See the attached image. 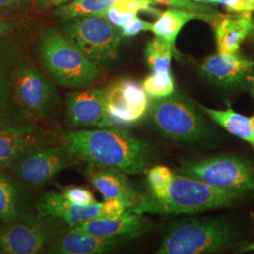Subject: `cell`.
I'll list each match as a JSON object with an SVG mask.
<instances>
[{
    "label": "cell",
    "mask_w": 254,
    "mask_h": 254,
    "mask_svg": "<svg viewBox=\"0 0 254 254\" xmlns=\"http://www.w3.org/2000/svg\"><path fill=\"white\" fill-rule=\"evenodd\" d=\"M64 139L76 160L117 168L127 174L145 173L154 160V149L147 140L117 126L72 130Z\"/></svg>",
    "instance_id": "1"
},
{
    "label": "cell",
    "mask_w": 254,
    "mask_h": 254,
    "mask_svg": "<svg viewBox=\"0 0 254 254\" xmlns=\"http://www.w3.org/2000/svg\"><path fill=\"white\" fill-rule=\"evenodd\" d=\"M241 192L210 186L206 183L174 173L173 179L160 190H148L143 201L134 209L136 214H192L222 208L240 198Z\"/></svg>",
    "instance_id": "2"
},
{
    "label": "cell",
    "mask_w": 254,
    "mask_h": 254,
    "mask_svg": "<svg viewBox=\"0 0 254 254\" xmlns=\"http://www.w3.org/2000/svg\"><path fill=\"white\" fill-rule=\"evenodd\" d=\"M38 51L46 73L64 88L88 87L99 80L104 73L103 67L92 63L52 27L41 30Z\"/></svg>",
    "instance_id": "3"
},
{
    "label": "cell",
    "mask_w": 254,
    "mask_h": 254,
    "mask_svg": "<svg viewBox=\"0 0 254 254\" xmlns=\"http://www.w3.org/2000/svg\"><path fill=\"white\" fill-rule=\"evenodd\" d=\"M234 237V229L217 218H183L166 228L156 254H210Z\"/></svg>",
    "instance_id": "4"
},
{
    "label": "cell",
    "mask_w": 254,
    "mask_h": 254,
    "mask_svg": "<svg viewBox=\"0 0 254 254\" xmlns=\"http://www.w3.org/2000/svg\"><path fill=\"white\" fill-rule=\"evenodd\" d=\"M70 229L61 218L37 212L0 229V253L38 254L48 249Z\"/></svg>",
    "instance_id": "5"
},
{
    "label": "cell",
    "mask_w": 254,
    "mask_h": 254,
    "mask_svg": "<svg viewBox=\"0 0 254 254\" xmlns=\"http://www.w3.org/2000/svg\"><path fill=\"white\" fill-rule=\"evenodd\" d=\"M148 124L166 138L180 142L200 139L206 127L198 109L180 93L156 98L149 105Z\"/></svg>",
    "instance_id": "6"
},
{
    "label": "cell",
    "mask_w": 254,
    "mask_h": 254,
    "mask_svg": "<svg viewBox=\"0 0 254 254\" xmlns=\"http://www.w3.org/2000/svg\"><path fill=\"white\" fill-rule=\"evenodd\" d=\"M62 23L60 33L92 63L104 68L117 60L123 37L106 19L86 16Z\"/></svg>",
    "instance_id": "7"
},
{
    "label": "cell",
    "mask_w": 254,
    "mask_h": 254,
    "mask_svg": "<svg viewBox=\"0 0 254 254\" xmlns=\"http://www.w3.org/2000/svg\"><path fill=\"white\" fill-rule=\"evenodd\" d=\"M13 96L19 107L37 120L53 118L64 108L52 83L27 60L20 64L14 74Z\"/></svg>",
    "instance_id": "8"
},
{
    "label": "cell",
    "mask_w": 254,
    "mask_h": 254,
    "mask_svg": "<svg viewBox=\"0 0 254 254\" xmlns=\"http://www.w3.org/2000/svg\"><path fill=\"white\" fill-rule=\"evenodd\" d=\"M177 173L229 190H254L253 167L234 155H217L187 162Z\"/></svg>",
    "instance_id": "9"
},
{
    "label": "cell",
    "mask_w": 254,
    "mask_h": 254,
    "mask_svg": "<svg viewBox=\"0 0 254 254\" xmlns=\"http://www.w3.org/2000/svg\"><path fill=\"white\" fill-rule=\"evenodd\" d=\"M75 160L64 143L61 145L49 144L28 150L9 168L25 185L42 188L73 165Z\"/></svg>",
    "instance_id": "10"
},
{
    "label": "cell",
    "mask_w": 254,
    "mask_h": 254,
    "mask_svg": "<svg viewBox=\"0 0 254 254\" xmlns=\"http://www.w3.org/2000/svg\"><path fill=\"white\" fill-rule=\"evenodd\" d=\"M107 112L116 125H130L138 122L146 115L149 100L142 85L122 78L105 88Z\"/></svg>",
    "instance_id": "11"
},
{
    "label": "cell",
    "mask_w": 254,
    "mask_h": 254,
    "mask_svg": "<svg viewBox=\"0 0 254 254\" xmlns=\"http://www.w3.org/2000/svg\"><path fill=\"white\" fill-rule=\"evenodd\" d=\"M66 125L70 128L116 127L105 103V88L74 91L65 98Z\"/></svg>",
    "instance_id": "12"
},
{
    "label": "cell",
    "mask_w": 254,
    "mask_h": 254,
    "mask_svg": "<svg viewBox=\"0 0 254 254\" xmlns=\"http://www.w3.org/2000/svg\"><path fill=\"white\" fill-rule=\"evenodd\" d=\"M84 174L105 199H120L126 203L127 210L138 206L144 200V194L136 190L127 173L117 168L87 163Z\"/></svg>",
    "instance_id": "13"
},
{
    "label": "cell",
    "mask_w": 254,
    "mask_h": 254,
    "mask_svg": "<svg viewBox=\"0 0 254 254\" xmlns=\"http://www.w3.org/2000/svg\"><path fill=\"white\" fill-rule=\"evenodd\" d=\"M254 67V61L241 55L218 52L204 60L200 73L219 86L235 87L245 80Z\"/></svg>",
    "instance_id": "14"
},
{
    "label": "cell",
    "mask_w": 254,
    "mask_h": 254,
    "mask_svg": "<svg viewBox=\"0 0 254 254\" xmlns=\"http://www.w3.org/2000/svg\"><path fill=\"white\" fill-rule=\"evenodd\" d=\"M72 229L102 237H118L132 240L142 236L150 229V223L141 214L127 212L116 219L92 218L76 224Z\"/></svg>",
    "instance_id": "15"
},
{
    "label": "cell",
    "mask_w": 254,
    "mask_h": 254,
    "mask_svg": "<svg viewBox=\"0 0 254 254\" xmlns=\"http://www.w3.org/2000/svg\"><path fill=\"white\" fill-rule=\"evenodd\" d=\"M33 194L9 173L0 170V220L4 224L27 217L35 210Z\"/></svg>",
    "instance_id": "16"
},
{
    "label": "cell",
    "mask_w": 254,
    "mask_h": 254,
    "mask_svg": "<svg viewBox=\"0 0 254 254\" xmlns=\"http://www.w3.org/2000/svg\"><path fill=\"white\" fill-rule=\"evenodd\" d=\"M127 241V239L118 237L93 236L70 228L48 249L47 254H109Z\"/></svg>",
    "instance_id": "17"
},
{
    "label": "cell",
    "mask_w": 254,
    "mask_h": 254,
    "mask_svg": "<svg viewBox=\"0 0 254 254\" xmlns=\"http://www.w3.org/2000/svg\"><path fill=\"white\" fill-rule=\"evenodd\" d=\"M100 209L101 202L96 201L88 206H78L66 200L61 192L56 191L43 193L35 205L38 214L61 218L70 228L83 221L101 218Z\"/></svg>",
    "instance_id": "18"
},
{
    "label": "cell",
    "mask_w": 254,
    "mask_h": 254,
    "mask_svg": "<svg viewBox=\"0 0 254 254\" xmlns=\"http://www.w3.org/2000/svg\"><path fill=\"white\" fill-rule=\"evenodd\" d=\"M254 34L252 11H243L236 17H221L216 25L218 52L237 53L247 37Z\"/></svg>",
    "instance_id": "19"
},
{
    "label": "cell",
    "mask_w": 254,
    "mask_h": 254,
    "mask_svg": "<svg viewBox=\"0 0 254 254\" xmlns=\"http://www.w3.org/2000/svg\"><path fill=\"white\" fill-rule=\"evenodd\" d=\"M221 16L218 14H207L187 9H168L160 13L158 19L152 26L151 31L154 35L167 40L174 47L175 40L183 27L192 20H204L207 22H218Z\"/></svg>",
    "instance_id": "20"
},
{
    "label": "cell",
    "mask_w": 254,
    "mask_h": 254,
    "mask_svg": "<svg viewBox=\"0 0 254 254\" xmlns=\"http://www.w3.org/2000/svg\"><path fill=\"white\" fill-rule=\"evenodd\" d=\"M50 140L34 132L21 134H0V170L9 168L28 150L49 145Z\"/></svg>",
    "instance_id": "21"
},
{
    "label": "cell",
    "mask_w": 254,
    "mask_h": 254,
    "mask_svg": "<svg viewBox=\"0 0 254 254\" xmlns=\"http://www.w3.org/2000/svg\"><path fill=\"white\" fill-rule=\"evenodd\" d=\"M201 109L228 132L254 145V132L250 125V118L236 113L232 109L217 110L201 107Z\"/></svg>",
    "instance_id": "22"
},
{
    "label": "cell",
    "mask_w": 254,
    "mask_h": 254,
    "mask_svg": "<svg viewBox=\"0 0 254 254\" xmlns=\"http://www.w3.org/2000/svg\"><path fill=\"white\" fill-rule=\"evenodd\" d=\"M115 0H73L68 4L58 6L54 15L61 22L86 16H100L113 5Z\"/></svg>",
    "instance_id": "23"
},
{
    "label": "cell",
    "mask_w": 254,
    "mask_h": 254,
    "mask_svg": "<svg viewBox=\"0 0 254 254\" xmlns=\"http://www.w3.org/2000/svg\"><path fill=\"white\" fill-rule=\"evenodd\" d=\"M173 47L167 40L155 36L146 46V62L154 73L171 71Z\"/></svg>",
    "instance_id": "24"
},
{
    "label": "cell",
    "mask_w": 254,
    "mask_h": 254,
    "mask_svg": "<svg viewBox=\"0 0 254 254\" xmlns=\"http://www.w3.org/2000/svg\"><path fill=\"white\" fill-rule=\"evenodd\" d=\"M32 117L24 110L0 106V134H21L34 132Z\"/></svg>",
    "instance_id": "25"
},
{
    "label": "cell",
    "mask_w": 254,
    "mask_h": 254,
    "mask_svg": "<svg viewBox=\"0 0 254 254\" xmlns=\"http://www.w3.org/2000/svg\"><path fill=\"white\" fill-rule=\"evenodd\" d=\"M142 87L147 94L154 98H164L175 91L173 74L166 73H153L142 82Z\"/></svg>",
    "instance_id": "26"
},
{
    "label": "cell",
    "mask_w": 254,
    "mask_h": 254,
    "mask_svg": "<svg viewBox=\"0 0 254 254\" xmlns=\"http://www.w3.org/2000/svg\"><path fill=\"white\" fill-rule=\"evenodd\" d=\"M61 193L66 200L78 206H88L97 201L95 200L92 192L83 187L69 186L62 188Z\"/></svg>",
    "instance_id": "27"
},
{
    "label": "cell",
    "mask_w": 254,
    "mask_h": 254,
    "mask_svg": "<svg viewBox=\"0 0 254 254\" xmlns=\"http://www.w3.org/2000/svg\"><path fill=\"white\" fill-rule=\"evenodd\" d=\"M174 173L166 166L157 165L148 169L147 179L149 184V190H157L165 188L173 179Z\"/></svg>",
    "instance_id": "28"
},
{
    "label": "cell",
    "mask_w": 254,
    "mask_h": 254,
    "mask_svg": "<svg viewBox=\"0 0 254 254\" xmlns=\"http://www.w3.org/2000/svg\"><path fill=\"white\" fill-rule=\"evenodd\" d=\"M153 1L154 0H115L112 6L121 12H129L137 15L139 11H145L157 15L160 12L151 6Z\"/></svg>",
    "instance_id": "29"
},
{
    "label": "cell",
    "mask_w": 254,
    "mask_h": 254,
    "mask_svg": "<svg viewBox=\"0 0 254 254\" xmlns=\"http://www.w3.org/2000/svg\"><path fill=\"white\" fill-rule=\"evenodd\" d=\"M127 210V206L123 200L117 198L105 199L103 202H101V218L116 219L121 218Z\"/></svg>",
    "instance_id": "30"
},
{
    "label": "cell",
    "mask_w": 254,
    "mask_h": 254,
    "mask_svg": "<svg viewBox=\"0 0 254 254\" xmlns=\"http://www.w3.org/2000/svg\"><path fill=\"white\" fill-rule=\"evenodd\" d=\"M153 24L144 20L135 17L124 26L120 27V33L122 37H133L137 35L141 31H148L152 29Z\"/></svg>",
    "instance_id": "31"
},
{
    "label": "cell",
    "mask_w": 254,
    "mask_h": 254,
    "mask_svg": "<svg viewBox=\"0 0 254 254\" xmlns=\"http://www.w3.org/2000/svg\"><path fill=\"white\" fill-rule=\"evenodd\" d=\"M102 17L106 19L112 26L120 28L130 20L136 17V14L129 13V12H121L115 9L113 6H110L109 9L105 10Z\"/></svg>",
    "instance_id": "32"
},
{
    "label": "cell",
    "mask_w": 254,
    "mask_h": 254,
    "mask_svg": "<svg viewBox=\"0 0 254 254\" xmlns=\"http://www.w3.org/2000/svg\"><path fill=\"white\" fill-rule=\"evenodd\" d=\"M12 102L15 103L13 96V88L9 86V83L5 79L4 74L0 69V106L10 109H22L16 105L13 106Z\"/></svg>",
    "instance_id": "33"
},
{
    "label": "cell",
    "mask_w": 254,
    "mask_h": 254,
    "mask_svg": "<svg viewBox=\"0 0 254 254\" xmlns=\"http://www.w3.org/2000/svg\"><path fill=\"white\" fill-rule=\"evenodd\" d=\"M18 21L16 20H3L0 19V38L7 35L10 31H12L16 26Z\"/></svg>",
    "instance_id": "34"
},
{
    "label": "cell",
    "mask_w": 254,
    "mask_h": 254,
    "mask_svg": "<svg viewBox=\"0 0 254 254\" xmlns=\"http://www.w3.org/2000/svg\"><path fill=\"white\" fill-rule=\"evenodd\" d=\"M216 4H222L224 5L229 10L233 12H238L241 13L243 12L242 10V6L239 2V0H215Z\"/></svg>",
    "instance_id": "35"
},
{
    "label": "cell",
    "mask_w": 254,
    "mask_h": 254,
    "mask_svg": "<svg viewBox=\"0 0 254 254\" xmlns=\"http://www.w3.org/2000/svg\"><path fill=\"white\" fill-rule=\"evenodd\" d=\"M22 2V0H0V11L12 9Z\"/></svg>",
    "instance_id": "36"
},
{
    "label": "cell",
    "mask_w": 254,
    "mask_h": 254,
    "mask_svg": "<svg viewBox=\"0 0 254 254\" xmlns=\"http://www.w3.org/2000/svg\"><path fill=\"white\" fill-rule=\"evenodd\" d=\"M243 11H253L254 10V0H239Z\"/></svg>",
    "instance_id": "37"
},
{
    "label": "cell",
    "mask_w": 254,
    "mask_h": 254,
    "mask_svg": "<svg viewBox=\"0 0 254 254\" xmlns=\"http://www.w3.org/2000/svg\"><path fill=\"white\" fill-rule=\"evenodd\" d=\"M71 1H73V0H53L52 3H51V6L58 7V6H60V5H63V4L71 2Z\"/></svg>",
    "instance_id": "38"
},
{
    "label": "cell",
    "mask_w": 254,
    "mask_h": 254,
    "mask_svg": "<svg viewBox=\"0 0 254 254\" xmlns=\"http://www.w3.org/2000/svg\"><path fill=\"white\" fill-rule=\"evenodd\" d=\"M41 2V5H43L44 7H47V6H51V3L53 0H39Z\"/></svg>",
    "instance_id": "39"
},
{
    "label": "cell",
    "mask_w": 254,
    "mask_h": 254,
    "mask_svg": "<svg viewBox=\"0 0 254 254\" xmlns=\"http://www.w3.org/2000/svg\"><path fill=\"white\" fill-rule=\"evenodd\" d=\"M199 2H204V3H209V4H216L215 0H199Z\"/></svg>",
    "instance_id": "40"
},
{
    "label": "cell",
    "mask_w": 254,
    "mask_h": 254,
    "mask_svg": "<svg viewBox=\"0 0 254 254\" xmlns=\"http://www.w3.org/2000/svg\"><path fill=\"white\" fill-rule=\"evenodd\" d=\"M250 125H251V127H252V129L254 132V115L252 118H250Z\"/></svg>",
    "instance_id": "41"
},
{
    "label": "cell",
    "mask_w": 254,
    "mask_h": 254,
    "mask_svg": "<svg viewBox=\"0 0 254 254\" xmlns=\"http://www.w3.org/2000/svg\"><path fill=\"white\" fill-rule=\"evenodd\" d=\"M246 251H254V243L251 245L247 246L245 249Z\"/></svg>",
    "instance_id": "42"
},
{
    "label": "cell",
    "mask_w": 254,
    "mask_h": 254,
    "mask_svg": "<svg viewBox=\"0 0 254 254\" xmlns=\"http://www.w3.org/2000/svg\"><path fill=\"white\" fill-rule=\"evenodd\" d=\"M192 1H196V2H199V0H192Z\"/></svg>",
    "instance_id": "43"
},
{
    "label": "cell",
    "mask_w": 254,
    "mask_h": 254,
    "mask_svg": "<svg viewBox=\"0 0 254 254\" xmlns=\"http://www.w3.org/2000/svg\"></svg>",
    "instance_id": "44"
},
{
    "label": "cell",
    "mask_w": 254,
    "mask_h": 254,
    "mask_svg": "<svg viewBox=\"0 0 254 254\" xmlns=\"http://www.w3.org/2000/svg\"><path fill=\"white\" fill-rule=\"evenodd\" d=\"M253 217H254V215H253Z\"/></svg>",
    "instance_id": "45"
},
{
    "label": "cell",
    "mask_w": 254,
    "mask_h": 254,
    "mask_svg": "<svg viewBox=\"0 0 254 254\" xmlns=\"http://www.w3.org/2000/svg\"></svg>",
    "instance_id": "46"
}]
</instances>
